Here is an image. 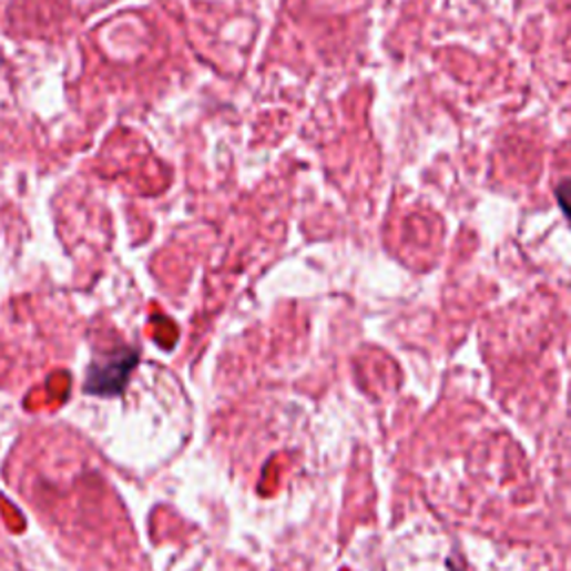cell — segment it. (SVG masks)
Segmentation results:
<instances>
[{
	"label": "cell",
	"mask_w": 571,
	"mask_h": 571,
	"mask_svg": "<svg viewBox=\"0 0 571 571\" xmlns=\"http://www.w3.org/2000/svg\"><path fill=\"white\" fill-rule=\"evenodd\" d=\"M139 364V353L123 348L114 355L96 359L88 368L85 391L92 396H121L128 387V379Z\"/></svg>",
	"instance_id": "cell-1"
},
{
	"label": "cell",
	"mask_w": 571,
	"mask_h": 571,
	"mask_svg": "<svg viewBox=\"0 0 571 571\" xmlns=\"http://www.w3.org/2000/svg\"><path fill=\"white\" fill-rule=\"evenodd\" d=\"M555 200H558V206L562 211V215L567 217L569 226H571V179L558 183L555 187Z\"/></svg>",
	"instance_id": "cell-2"
}]
</instances>
